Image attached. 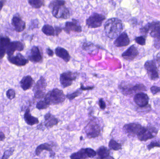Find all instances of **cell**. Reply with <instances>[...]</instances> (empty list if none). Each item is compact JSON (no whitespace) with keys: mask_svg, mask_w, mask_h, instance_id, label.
Segmentation results:
<instances>
[{"mask_svg":"<svg viewBox=\"0 0 160 159\" xmlns=\"http://www.w3.org/2000/svg\"><path fill=\"white\" fill-rule=\"evenodd\" d=\"M54 145L51 144L50 143H45L42 144L38 146L36 149V155L37 156H39L44 150H46L50 153L51 157H53L55 155V153L52 151V147Z\"/></svg>","mask_w":160,"mask_h":159,"instance_id":"cell-23","label":"cell"},{"mask_svg":"<svg viewBox=\"0 0 160 159\" xmlns=\"http://www.w3.org/2000/svg\"><path fill=\"white\" fill-rule=\"evenodd\" d=\"M82 90L81 89H80L78 90L74 91L73 93L68 94L66 95V97L68 100H70V101H72V100H74L77 97L79 96L82 94Z\"/></svg>","mask_w":160,"mask_h":159,"instance_id":"cell-31","label":"cell"},{"mask_svg":"<svg viewBox=\"0 0 160 159\" xmlns=\"http://www.w3.org/2000/svg\"><path fill=\"white\" fill-rule=\"evenodd\" d=\"M95 87H85L81 83V87L80 89L82 90V91H87V90H91L93 89Z\"/></svg>","mask_w":160,"mask_h":159,"instance_id":"cell-41","label":"cell"},{"mask_svg":"<svg viewBox=\"0 0 160 159\" xmlns=\"http://www.w3.org/2000/svg\"><path fill=\"white\" fill-rule=\"evenodd\" d=\"M145 68L147 71L149 78L152 80H156L159 78L158 72L156 63L154 61H148L145 63Z\"/></svg>","mask_w":160,"mask_h":159,"instance_id":"cell-11","label":"cell"},{"mask_svg":"<svg viewBox=\"0 0 160 159\" xmlns=\"http://www.w3.org/2000/svg\"><path fill=\"white\" fill-rule=\"evenodd\" d=\"M6 2V0H1L0 1V12H1L2 9L3 7Z\"/></svg>","mask_w":160,"mask_h":159,"instance_id":"cell-44","label":"cell"},{"mask_svg":"<svg viewBox=\"0 0 160 159\" xmlns=\"http://www.w3.org/2000/svg\"><path fill=\"white\" fill-rule=\"evenodd\" d=\"M28 60L33 63H39L43 59L42 53L38 46H33L29 51L28 54Z\"/></svg>","mask_w":160,"mask_h":159,"instance_id":"cell-14","label":"cell"},{"mask_svg":"<svg viewBox=\"0 0 160 159\" xmlns=\"http://www.w3.org/2000/svg\"><path fill=\"white\" fill-rule=\"evenodd\" d=\"M45 101L49 105H56L63 102L66 96L63 91L55 88L48 92L45 95Z\"/></svg>","mask_w":160,"mask_h":159,"instance_id":"cell-2","label":"cell"},{"mask_svg":"<svg viewBox=\"0 0 160 159\" xmlns=\"http://www.w3.org/2000/svg\"><path fill=\"white\" fill-rule=\"evenodd\" d=\"M155 38V46L157 48H160V34Z\"/></svg>","mask_w":160,"mask_h":159,"instance_id":"cell-40","label":"cell"},{"mask_svg":"<svg viewBox=\"0 0 160 159\" xmlns=\"http://www.w3.org/2000/svg\"><path fill=\"white\" fill-rule=\"evenodd\" d=\"M150 90H151V92L153 93V95H155V94L160 92V87H156V86H153L150 88Z\"/></svg>","mask_w":160,"mask_h":159,"instance_id":"cell-38","label":"cell"},{"mask_svg":"<svg viewBox=\"0 0 160 159\" xmlns=\"http://www.w3.org/2000/svg\"><path fill=\"white\" fill-rule=\"evenodd\" d=\"M47 53H48V55L49 57H53V55H54L53 51H52L51 49H47Z\"/></svg>","mask_w":160,"mask_h":159,"instance_id":"cell-43","label":"cell"},{"mask_svg":"<svg viewBox=\"0 0 160 159\" xmlns=\"http://www.w3.org/2000/svg\"><path fill=\"white\" fill-rule=\"evenodd\" d=\"M84 131L89 139L97 138L100 135V126L95 119L91 120L85 127Z\"/></svg>","mask_w":160,"mask_h":159,"instance_id":"cell-3","label":"cell"},{"mask_svg":"<svg viewBox=\"0 0 160 159\" xmlns=\"http://www.w3.org/2000/svg\"><path fill=\"white\" fill-rule=\"evenodd\" d=\"M98 105H99L100 108L102 110H104L106 108V105L105 102L103 101V99H101L98 102Z\"/></svg>","mask_w":160,"mask_h":159,"instance_id":"cell-39","label":"cell"},{"mask_svg":"<svg viewBox=\"0 0 160 159\" xmlns=\"http://www.w3.org/2000/svg\"><path fill=\"white\" fill-rule=\"evenodd\" d=\"M130 44V40L127 33L124 32L120 34L115 41L114 44L117 47H121L128 46Z\"/></svg>","mask_w":160,"mask_h":159,"instance_id":"cell-20","label":"cell"},{"mask_svg":"<svg viewBox=\"0 0 160 159\" xmlns=\"http://www.w3.org/2000/svg\"><path fill=\"white\" fill-rule=\"evenodd\" d=\"M0 69H1V68H0Z\"/></svg>","mask_w":160,"mask_h":159,"instance_id":"cell-48","label":"cell"},{"mask_svg":"<svg viewBox=\"0 0 160 159\" xmlns=\"http://www.w3.org/2000/svg\"><path fill=\"white\" fill-rule=\"evenodd\" d=\"M119 88L124 95H131L137 92L146 91V87L143 84H137L134 86H131L128 85L121 84L119 86Z\"/></svg>","mask_w":160,"mask_h":159,"instance_id":"cell-7","label":"cell"},{"mask_svg":"<svg viewBox=\"0 0 160 159\" xmlns=\"http://www.w3.org/2000/svg\"><path fill=\"white\" fill-rule=\"evenodd\" d=\"M55 53L56 56L62 59L66 62L68 63L70 61L71 57L68 51L63 48L58 47L55 49Z\"/></svg>","mask_w":160,"mask_h":159,"instance_id":"cell-25","label":"cell"},{"mask_svg":"<svg viewBox=\"0 0 160 159\" xmlns=\"http://www.w3.org/2000/svg\"><path fill=\"white\" fill-rule=\"evenodd\" d=\"M134 101L139 107H144L148 105L149 98L147 94L140 92L134 96Z\"/></svg>","mask_w":160,"mask_h":159,"instance_id":"cell-18","label":"cell"},{"mask_svg":"<svg viewBox=\"0 0 160 159\" xmlns=\"http://www.w3.org/2000/svg\"><path fill=\"white\" fill-rule=\"evenodd\" d=\"M109 147L110 149L114 151H118L122 149L121 145L113 139H111L109 142Z\"/></svg>","mask_w":160,"mask_h":159,"instance_id":"cell-30","label":"cell"},{"mask_svg":"<svg viewBox=\"0 0 160 159\" xmlns=\"http://www.w3.org/2000/svg\"><path fill=\"white\" fill-rule=\"evenodd\" d=\"M64 30L66 33L69 34L71 31L80 33L82 31V28L81 25L77 20L73 19L71 21H67L65 26L63 28Z\"/></svg>","mask_w":160,"mask_h":159,"instance_id":"cell-16","label":"cell"},{"mask_svg":"<svg viewBox=\"0 0 160 159\" xmlns=\"http://www.w3.org/2000/svg\"><path fill=\"white\" fill-rule=\"evenodd\" d=\"M97 155V152L92 148H82L79 151L73 153L70 156L72 159H87L94 157Z\"/></svg>","mask_w":160,"mask_h":159,"instance_id":"cell-10","label":"cell"},{"mask_svg":"<svg viewBox=\"0 0 160 159\" xmlns=\"http://www.w3.org/2000/svg\"><path fill=\"white\" fill-rule=\"evenodd\" d=\"M5 139V135L4 133L0 131V141H3Z\"/></svg>","mask_w":160,"mask_h":159,"instance_id":"cell-45","label":"cell"},{"mask_svg":"<svg viewBox=\"0 0 160 159\" xmlns=\"http://www.w3.org/2000/svg\"><path fill=\"white\" fill-rule=\"evenodd\" d=\"M49 105L48 104L45 100L40 101L37 103L36 105V108L38 110H43L48 108L49 106Z\"/></svg>","mask_w":160,"mask_h":159,"instance_id":"cell-33","label":"cell"},{"mask_svg":"<svg viewBox=\"0 0 160 159\" xmlns=\"http://www.w3.org/2000/svg\"><path fill=\"white\" fill-rule=\"evenodd\" d=\"M43 33L48 36H54L55 35V29L51 25L46 24L43 26L42 29Z\"/></svg>","mask_w":160,"mask_h":159,"instance_id":"cell-28","label":"cell"},{"mask_svg":"<svg viewBox=\"0 0 160 159\" xmlns=\"http://www.w3.org/2000/svg\"><path fill=\"white\" fill-rule=\"evenodd\" d=\"M155 147H158L160 148V141H153L151 142L147 146L148 150H151Z\"/></svg>","mask_w":160,"mask_h":159,"instance_id":"cell-36","label":"cell"},{"mask_svg":"<svg viewBox=\"0 0 160 159\" xmlns=\"http://www.w3.org/2000/svg\"><path fill=\"white\" fill-rule=\"evenodd\" d=\"M136 43L141 45H145L146 44V39L143 36H138L135 38Z\"/></svg>","mask_w":160,"mask_h":159,"instance_id":"cell-37","label":"cell"},{"mask_svg":"<svg viewBox=\"0 0 160 159\" xmlns=\"http://www.w3.org/2000/svg\"><path fill=\"white\" fill-rule=\"evenodd\" d=\"M10 43L9 37L5 35H0V61L5 55L7 49Z\"/></svg>","mask_w":160,"mask_h":159,"instance_id":"cell-19","label":"cell"},{"mask_svg":"<svg viewBox=\"0 0 160 159\" xmlns=\"http://www.w3.org/2000/svg\"><path fill=\"white\" fill-rule=\"evenodd\" d=\"M34 84V81L31 76H26L23 77L20 82V85L23 91L31 89Z\"/></svg>","mask_w":160,"mask_h":159,"instance_id":"cell-24","label":"cell"},{"mask_svg":"<svg viewBox=\"0 0 160 159\" xmlns=\"http://www.w3.org/2000/svg\"><path fill=\"white\" fill-rule=\"evenodd\" d=\"M123 29L122 21L117 18L109 19L104 25L105 34L110 39L116 38L121 34Z\"/></svg>","mask_w":160,"mask_h":159,"instance_id":"cell-1","label":"cell"},{"mask_svg":"<svg viewBox=\"0 0 160 159\" xmlns=\"http://www.w3.org/2000/svg\"><path fill=\"white\" fill-rule=\"evenodd\" d=\"M24 46L23 43L20 41L10 42L7 49L6 53L8 56L14 55L16 51H22L24 49Z\"/></svg>","mask_w":160,"mask_h":159,"instance_id":"cell-17","label":"cell"},{"mask_svg":"<svg viewBox=\"0 0 160 159\" xmlns=\"http://www.w3.org/2000/svg\"><path fill=\"white\" fill-rule=\"evenodd\" d=\"M45 123L44 126L47 129H51L54 126L58 125L59 121L58 119L56 118L54 116L49 113L46 114L44 116Z\"/></svg>","mask_w":160,"mask_h":159,"instance_id":"cell-22","label":"cell"},{"mask_svg":"<svg viewBox=\"0 0 160 159\" xmlns=\"http://www.w3.org/2000/svg\"><path fill=\"white\" fill-rule=\"evenodd\" d=\"M24 119L26 123L30 126H33L39 123L38 119L32 115L29 108H27L25 111L24 115Z\"/></svg>","mask_w":160,"mask_h":159,"instance_id":"cell-26","label":"cell"},{"mask_svg":"<svg viewBox=\"0 0 160 159\" xmlns=\"http://www.w3.org/2000/svg\"><path fill=\"white\" fill-rule=\"evenodd\" d=\"M62 28L60 27H55V35H59V34L62 31Z\"/></svg>","mask_w":160,"mask_h":159,"instance_id":"cell-42","label":"cell"},{"mask_svg":"<svg viewBox=\"0 0 160 159\" xmlns=\"http://www.w3.org/2000/svg\"><path fill=\"white\" fill-rule=\"evenodd\" d=\"M47 86L46 79L43 77H41L33 88L35 98L40 99L45 97Z\"/></svg>","mask_w":160,"mask_h":159,"instance_id":"cell-4","label":"cell"},{"mask_svg":"<svg viewBox=\"0 0 160 159\" xmlns=\"http://www.w3.org/2000/svg\"><path fill=\"white\" fill-rule=\"evenodd\" d=\"M6 96L9 100H13L16 96V92L15 90L12 89L8 90L7 91Z\"/></svg>","mask_w":160,"mask_h":159,"instance_id":"cell-35","label":"cell"},{"mask_svg":"<svg viewBox=\"0 0 160 159\" xmlns=\"http://www.w3.org/2000/svg\"><path fill=\"white\" fill-rule=\"evenodd\" d=\"M11 24L15 30L18 32H21L25 30L26 23L22 19L21 17L18 14L14 15L11 20Z\"/></svg>","mask_w":160,"mask_h":159,"instance_id":"cell-15","label":"cell"},{"mask_svg":"<svg viewBox=\"0 0 160 159\" xmlns=\"http://www.w3.org/2000/svg\"><path fill=\"white\" fill-rule=\"evenodd\" d=\"M139 54L138 49L134 45L130 47L122 54V58L127 60H133Z\"/></svg>","mask_w":160,"mask_h":159,"instance_id":"cell-21","label":"cell"},{"mask_svg":"<svg viewBox=\"0 0 160 159\" xmlns=\"http://www.w3.org/2000/svg\"><path fill=\"white\" fill-rule=\"evenodd\" d=\"M105 19L106 17L102 14L95 13L87 19L86 23L87 26L89 28H98L102 26Z\"/></svg>","mask_w":160,"mask_h":159,"instance_id":"cell-5","label":"cell"},{"mask_svg":"<svg viewBox=\"0 0 160 159\" xmlns=\"http://www.w3.org/2000/svg\"><path fill=\"white\" fill-rule=\"evenodd\" d=\"M8 59L10 63L19 67L26 65L29 61V60L20 53H17L15 56L13 55L8 56Z\"/></svg>","mask_w":160,"mask_h":159,"instance_id":"cell-12","label":"cell"},{"mask_svg":"<svg viewBox=\"0 0 160 159\" xmlns=\"http://www.w3.org/2000/svg\"><path fill=\"white\" fill-rule=\"evenodd\" d=\"M52 9V16L57 19H67L70 17L69 9L64 5H57Z\"/></svg>","mask_w":160,"mask_h":159,"instance_id":"cell-9","label":"cell"},{"mask_svg":"<svg viewBox=\"0 0 160 159\" xmlns=\"http://www.w3.org/2000/svg\"><path fill=\"white\" fill-rule=\"evenodd\" d=\"M29 4L34 8H40L45 5V0H27Z\"/></svg>","mask_w":160,"mask_h":159,"instance_id":"cell-29","label":"cell"},{"mask_svg":"<svg viewBox=\"0 0 160 159\" xmlns=\"http://www.w3.org/2000/svg\"><path fill=\"white\" fill-rule=\"evenodd\" d=\"M158 133V130L154 127H143L137 136L140 141H147L156 137Z\"/></svg>","mask_w":160,"mask_h":159,"instance_id":"cell-6","label":"cell"},{"mask_svg":"<svg viewBox=\"0 0 160 159\" xmlns=\"http://www.w3.org/2000/svg\"><path fill=\"white\" fill-rule=\"evenodd\" d=\"M14 152V148L13 147L9 148L8 150H6L4 153L2 159H8L13 155Z\"/></svg>","mask_w":160,"mask_h":159,"instance_id":"cell-34","label":"cell"},{"mask_svg":"<svg viewBox=\"0 0 160 159\" xmlns=\"http://www.w3.org/2000/svg\"><path fill=\"white\" fill-rule=\"evenodd\" d=\"M143 127L137 123L126 124L123 127V130L128 136H135L140 132Z\"/></svg>","mask_w":160,"mask_h":159,"instance_id":"cell-13","label":"cell"},{"mask_svg":"<svg viewBox=\"0 0 160 159\" xmlns=\"http://www.w3.org/2000/svg\"><path fill=\"white\" fill-rule=\"evenodd\" d=\"M96 152L99 159H107L110 158V150L106 147H100L98 148Z\"/></svg>","mask_w":160,"mask_h":159,"instance_id":"cell-27","label":"cell"},{"mask_svg":"<svg viewBox=\"0 0 160 159\" xmlns=\"http://www.w3.org/2000/svg\"><path fill=\"white\" fill-rule=\"evenodd\" d=\"M82 137H81V140H82Z\"/></svg>","mask_w":160,"mask_h":159,"instance_id":"cell-47","label":"cell"},{"mask_svg":"<svg viewBox=\"0 0 160 159\" xmlns=\"http://www.w3.org/2000/svg\"><path fill=\"white\" fill-rule=\"evenodd\" d=\"M77 77V73L68 71L61 74L60 77V83L63 87L67 88L72 85L73 81L76 80Z\"/></svg>","mask_w":160,"mask_h":159,"instance_id":"cell-8","label":"cell"},{"mask_svg":"<svg viewBox=\"0 0 160 159\" xmlns=\"http://www.w3.org/2000/svg\"><path fill=\"white\" fill-rule=\"evenodd\" d=\"M66 3V2L64 0H53L50 3L49 7L52 8L53 7L57 5H64Z\"/></svg>","mask_w":160,"mask_h":159,"instance_id":"cell-32","label":"cell"},{"mask_svg":"<svg viewBox=\"0 0 160 159\" xmlns=\"http://www.w3.org/2000/svg\"><path fill=\"white\" fill-rule=\"evenodd\" d=\"M157 60L158 61V63L160 65V52L157 56Z\"/></svg>","mask_w":160,"mask_h":159,"instance_id":"cell-46","label":"cell"}]
</instances>
